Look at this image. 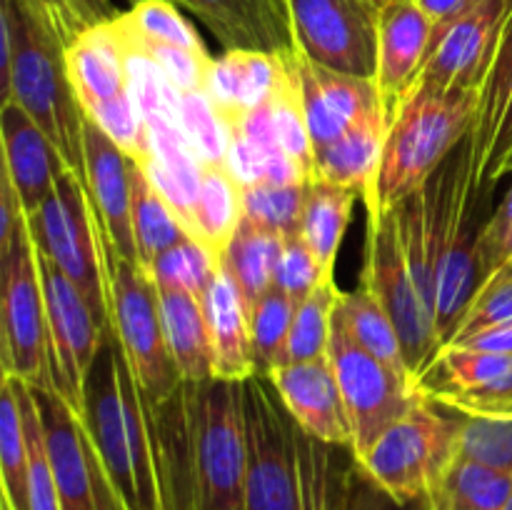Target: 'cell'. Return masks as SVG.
<instances>
[{
	"instance_id": "obj_1",
	"label": "cell",
	"mask_w": 512,
	"mask_h": 510,
	"mask_svg": "<svg viewBox=\"0 0 512 510\" xmlns=\"http://www.w3.org/2000/svg\"><path fill=\"white\" fill-rule=\"evenodd\" d=\"M80 423L123 508L165 510L148 405L110 328L85 380Z\"/></svg>"
},
{
	"instance_id": "obj_2",
	"label": "cell",
	"mask_w": 512,
	"mask_h": 510,
	"mask_svg": "<svg viewBox=\"0 0 512 510\" xmlns=\"http://www.w3.org/2000/svg\"><path fill=\"white\" fill-rule=\"evenodd\" d=\"M0 83L3 100H15L85 180V113L70 83L65 45L18 0L0 5Z\"/></svg>"
},
{
	"instance_id": "obj_3",
	"label": "cell",
	"mask_w": 512,
	"mask_h": 510,
	"mask_svg": "<svg viewBox=\"0 0 512 510\" xmlns=\"http://www.w3.org/2000/svg\"><path fill=\"white\" fill-rule=\"evenodd\" d=\"M480 90L415 83L390 123L383 158L365 205L393 208L440 168L455 145L475 128Z\"/></svg>"
},
{
	"instance_id": "obj_4",
	"label": "cell",
	"mask_w": 512,
	"mask_h": 510,
	"mask_svg": "<svg viewBox=\"0 0 512 510\" xmlns=\"http://www.w3.org/2000/svg\"><path fill=\"white\" fill-rule=\"evenodd\" d=\"M198 510H245L248 428L243 383H185Z\"/></svg>"
},
{
	"instance_id": "obj_5",
	"label": "cell",
	"mask_w": 512,
	"mask_h": 510,
	"mask_svg": "<svg viewBox=\"0 0 512 510\" xmlns=\"http://www.w3.org/2000/svg\"><path fill=\"white\" fill-rule=\"evenodd\" d=\"M103 228V225H100ZM105 283H108L110 330L118 335L120 348L148 403H163L183 388L175 360L165 338L158 288L148 270L120 255L108 243L103 230Z\"/></svg>"
},
{
	"instance_id": "obj_6",
	"label": "cell",
	"mask_w": 512,
	"mask_h": 510,
	"mask_svg": "<svg viewBox=\"0 0 512 510\" xmlns=\"http://www.w3.org/2000/svg\"><path fill=\"white\" fill-rule=\"evenodd\" d=\"M70 83L83 113L135 163L148 155V130L128 83V55L115 20L85 28L65 48Z\"/></svg>"
},
{
	"instance_id": "obj_7",
	"label": "cell",
	"mask_w": 512,
	"mask_h": 510,
	"mask_svg": "<svg viewBox=\"0 0 512 510\" xmlns=\"http://www.w3.org/2000/svg\"><path fill=\"white\" fill-rule=\"evenodd\" d=\"M458 430L460 413L420 398L355 460L398 500L425 498L458 455Z\"/></svg>"
},
{
	"instance_id": "obj_8",
	"label": "cell",
	"mask_w": 512,
	"mask_h": 510,
	"mask_svg": "<svg viewBox=\"0 0 512 510\" xmlns=\"http://www.w3.org/2000/svg\"><path fill=\"white\" fill-rule=\"evenodd\" d=\"M35 245L68 275L88 300L100 328H110L108 283H105L103 228L90 200L88 185L63 168L43 208L28 218Z\"/></svg>"
},
{
	"instance_id": "obj_9",
	"label": "cell",
	"mask_w": 512,
	"mask_h": 510,
	"mask_svg": "<svg viewBox=\"0 0 512 510\" xmlns=\"http://www.w3.org/2000/svg\"><path fill=\"white\" fill-rule=\"evenodd\" d=\"M248 428L245 510H305L300 428L268 375L243 383Z\"/></svg>"
},
{
	"instance_id": "obj_10",
	"label": "cell",
	"mask_w": 512,
	"mask_h": 510,
	"mask_svg": "<svg viewBox=\"0 0 512 510\" xmlns=\"http://www.w3.org/2000/svg\"><path fill=\"white\" fill-rule=\"evenodd\" d=\"M3 295H0V335H3V375L33 390L53 388L50 375L48 313L38 248L28 215L20 220L13 240L0 253Z\"/></svg>"
},
{
	"instance_id": "obj_11",
	"label": "cell",
	"mask_w": 512,
	"mask_h": 510,
	"mask_svg": "<svg viewBox=\"0 0 512 510\" xmlns=\"http://www.w3.org/2000/svg\"><path fill=\"white\" fill-rule=\"evenodd\" d=\"M365 263L360 270V285L378 298L398 328L405 360L418 383L420 373L438 355L435 323L423 308L405 258L395 208L365 205Z\"/></svg>"
},
{
	"instance_id": "obj_12",
	"label": "cell",
	"mask_w": 512,
	"mask_h": 510,
	"mask_svg": "<svg viewBox=\"0 0 512 510\" xmlns=\"http://www.w3.org/2000/svg\"><path fill=\"white\" fill-rule=\"evenodd\" d=\"M293 48L310 63L353 78L378 73V5L373 0H285Z\"/></svg>"
},
{
	"instance_id": "obj_13",
	"label": "cell",
	"mask_w": 512,
	"mask_h": 510,
	"mask_svg": "<svg viewBox=\"0 0 512 510\" xmlns=\"http://www.w3.org/2000/svg\"><path fill=\"white\" fill-rule=\"evenodd\" d=\"M328 360L338 378L350 425H353V458L368 453L370 445L398 423L420 400L418 390L398 373L355 343L343 328L340 318H333Z\"/></svg>"
},
{
	"instance_id": "obj_14",
	"label": "cell",
	"mask_w": 512,
	"mask_h": 510,
	"mask_svg": "<svg viewBox=\"0 0 512 510\" xmlns=\"http://www.w3.org/2000/svg\"><path fill=\"white\" fill-rule=\"evenodd\" d=\"M38 248V245H35ZM40 278H43L45 313H48L50 375L53 390L83 415V390L90 368L95 363L105 330L95 320L88 300L73 280L38 248Z\"/></svg>"
},
{
	"instance_id": "obj_15",
	"label": "cell",
	"mask_w": 512,
	"mask_h": 510,
	"mask_svg": "<svg viewBox=\"0 0 512 510\" xmlns=\"http://www.w3.org/2000/svg\"><path fill=\"white\" fill-rule=\"evenodd\" d=\"M418 395L460 415L512 418V355L445 345L420 373Z\"/></svg>"
},
{
	"instance_id": "obj_16",
	"label": "cell",
	"mask_w": 512,
	"mask_h": 510,
	"mask_svg": "<svg viewBox=\"0 0 512 510\" xmlns=\"http://www.w3.org/2000/svg\"><path fill=\"white\" fill-rule=\"evenodd\" d=\"M512 15V0H475L465 13L440 25L418 83L480 90Z\"/></svg>"
},
{
	"instance_id": "obj_17",
	"label": "cell",
	"mask_w": 512,
	"mask_h": 510,
	"mask_svg": "<svg viewBox=\"0 0 512 510\" xmlns=\"http://www.w3.org/2000/svg\"><path fill=\"white\" fill-rule=\"evenodd\" d=\"M435 23L418 0H383L378 5V85L388 125L418 83L433 45Z\"/></svg>"
},
{
	"instance_id": "obj_18",
	"label": "cell",
	"mask_w": 512,
	"mask_h": 510,
	"mask_svg": "<svg viewBox=\"0 0 512 510\" xmlns=\"http://www.w3.org/2000/svg\"><path fill=\"white\" fill-rule=\"evenodd\" d=\"M288 63L293 68L310 138L315 153L348 133L360 118L380 108V95L375 80L340 75L305 60L298 50H288ZM383 110V108H380Z\"/></svg>"
},
{
	"instance_id": "obj_19",
	"label": "cell",
	"mask_w": 512,
	"mask_h": 510,
	"mask_svg": "<svg viewBox=\"0 0 512 510\" xmlns=\"http://www.w3.org/2000/svg\"><path fill=\"white\" fill-rule=\"evenodd\" d=\"M268 378L305 435L335 448H353V425L328 355L308 363L278 365Z\"/></svg>"
},
{
	"instance_id": "obj_20",
	"label": "cell",
	"mask_w": 512,
	"mask_h": 510,
	"mask_svg": "<svg viewBox=\"0 0 512 510\" xmlns=\"http://www.w3.org/2000/svg\"><path fill=\"white\" fill-rule=\"evenodd\" d=\"M83 148L85 185L105 238L120 255L138 263L133 238V188H130L133 160L88 115L83 125Z\"/></svg>"
},
{
	"instance_id": "obj_21",
	"label": "cell",
	"mask_w": 512,
	"mask_h": 510,
	"mask_svg": "<svg viewBox=\"0 0 512 510\" xmlns=\"http://www.w3.org/2000/svg\"><path fill=\"white\" fill-rule=\"evenodd\" d=\"M3 173L13 183L25 215H35L53 195L55 178L65 165L48 135L15 100H3L0 110Z\"/></svg>"
},
{
	"instance_id": "obj_22",
	"label": "cell",
	"mask_w": 512,
	"mask_h": 510,
	"mask_svg": "<svg viewBox=\"0 0 512 510\" xmlns=\"http://www.w3.org/2000/svg\"><path fill=\"white\" fill-rule=\"evenodd\" d=\"M33 395L43 418L45 445L63 510H98L80 415L53 388L33 390Z\"/></svg>"
},
{
	"instance_id": "obj_23",
	"label": "cell",
	"mask_w": 512,
	"mask_h": 510,
	"mask_svg": "<svg viewBox=\"0 0 512 510\" xmlns=\"http://www.w3.org/2000/svg\"><path fill=\"white\" fill-rule=\"evenodd\" d=\"M190 10L225 50L283 53L293 48L288 13L275 0H173Z\"/></svg>"
},
{
	"instance_id": "obj_24",
	"label": "cell",
	"mask_w": 512,
	"mask_h": 510,
	"mask_svg": "<svg viewBox=\"0 0 512 510\" xmlns=\"http://www.w3.org/2000/svg\"><path fill=\"white\" fill-rule=\"evenodd\" d=\"M205 323H208L210 348H213V375L218 380L245 383L258 375L253 353L250 308L243 293L223 268L218 270L203 298Z\"/></svg>"
},
{
	"instance_id": "obj_25",
	"label": "cell",
	"mask_w": 512,
	"mask_h": 510,
	"mask_svg": "<svg viewBox=\"0 0 512 510\" xmlns=\"http://www.w3.org/2000/svg\"><path fill=\"white\" fill-rule=\"evenodd\" d=\"M283 78V53L265 50H225L213 58L203 93L230 125L260 105L270 103Z\"/></svg>"
},
{
	"instance_id": "obj_26",
	"label": "cell",
	"mask_w": 512,
	"mask_h": 510,
	"mask_svg": "<svg viewBox=\"0 0 512 510\" xmlns=\"http://www.w3.org/2000/svg\"><path fill=\"white\" fill-rule=\"evenodd\" d=\"M225 168L243 188L258 183H310L298 165L285 155L278 135H275L270 103L250 110L245 118L233 125Z\"/></svg>"
},
{
	"instance_id": "obj_27",
	"label": "cell",
	"mask_w": 512,
	"mask_h": 510,
	"mask_svg": "<svg viewBox=\"0 0 512 510\" xmlns=\"http://www.w3.org/2000/svg\"><path fill=\"white\" fill-rule=\"evenodd\" d=\"M388 128V118L380 108L360 118L348 133L315 153V180L365 193L378 173Z\"/></svg>"
},
{
	"instance_id": "obj_28",
	"label": "cell",
	"mask_w": 512,
	"mask_h": 510,
	"mask_svg": "<svg viewBox=\"0 0 512 510\" xmlns=\"http://www.w3.org/2000/svg\"><path fill=\"white\" fill-rule=\"evenodd\" d=\"M158 300L170 355L183 383L213 380V348H210L203 300L178 288H158Z\"/></svg>"
},
{
	"instance_id": "obj_29",
	"label": "cell",
	"mask_w": 512,
	"mask_h": 510,
	"mask_svg": "<svg viewBox=\"0 0 512 510\" xmlns=\"http://www.w3.org/2000/svg\"><path fill=\"white\" fill-rule=\"evenodd\" d=\"M358 198H363L360 190L343 188V185L320 183V180L308 185L300 235L318 258L325 275H335L340 245H343L345 233H348L350 220H353Z\"/></svg>"
},
{
	"instance_id": "obj_30",
	"label": "cell",
	"mask_w": 512,
	"mask_h": 510,
	"mask_svg": "<svg viewBox=\"0 0 512 510\" xmlns=\"http://www.w3.org/2000/svg\"><path fill=\"white\" fill-rule=\"evenodd\" d=\"M335 315H338L343 328L348 330V335L355 343L363 345L370 355H375L380 363L388 365L393 373H398L400 378L408 380L418 390L415 375L410 373V365L405 360V350L403 343H400L398 328H395L388 310L378 303V298L370 290H365L358 283V288L350 290V293H343Z\"/></svg>"
},
{
	"instance_id": "obj_31",
	"label": "cell",
	"mask_w": 512,
	"mask_h": 510,
	"mask_svg": "<svg viewBox=\"0 0 512 510\" xmlns=\"http://www.w3.org/2000/svg\"><path fill=\"white\" fill-rule=\"evenodd\" d=\"M243 190L225 165H205L193 210V238L208 245L218 258H223L245 218Z\"/></svg>"
},
{
	"instance_id": "obj_32",
	"label": "cell",
	"mask_w": 512,
	"mask_h": 510,
	"mask_svg": "<svg viewBox=\"0 0 512 510\" xmlns=\"http://www.w3.org/2000/svg\"><path fill=\"white\" fill-rule=\"evenodd\" d=\"M283 243V235L258 228L248 218H243L233 240L225 248L223 265L243 293L250 315H253V308L260 303V298L273 288L275 265H278Z\"/></svg>"
},
{
	"instance_id": "obj_33",
	"label": "cell",
	"mask_w": 512,
	"mask_h": 510,
	"mask_svg": "<svg viewBox=\"0 0 512 510\" xmlns=\"http://www.w3.org/2000/svg\"><path fill=\"white\" fill-rule=\"evenodd\" d=\"M130 188H133V238L138 265L150 270V265L160 258L168 248L188 238V230L183 228L163 195L150 183L143 165L135 163L130 168Z\"/></svg>"
},
{
	"instance_id": "obj_34",
	"label": "cell",
	"mask_w": 512,
	"mask_h": 510,
	"mask_svg": "<svg viewBox=\"0 0 512 510\" xmlns=\"http://www.w3.org/2000/svg\"><path fill=\"white\" fill-rule=\"evenodd\" d=\"M512 498V473L455 455L440 483L430 493L438 505H463L475 510H503Z\"/></svg>"
},
{
	"instance_id": "obj_35",
	"label": "cell",
	"mask_w": 512,
	"mask_h": 510,
	"mask_svg": "<svg viewBox=\"0 0 512 510\" xmlns=\"http://www.w3.org/2000/svg\"><path fill=\"white\" fill-rule=\"evenodd\" d=\"M340 298H343V290L335 283V275H323L320 283L300 300L293 328H290L285 363H308V360H320L328 355Z\"/></svg>"
},
{
	"instance_id": "obj_36",
	"label": "cell",
	"mask_w": 512,
	"mask_h": 510,
	"mask_svg": "<svg viewBox=\"0 0 512 510\" xmlns=\"http://www.w3.org/2000/svg\"><path fill=\"white\" fill-rule=\"evenodd\" d=\"M28 440L23 415L10 375L0 385V473H3V510H30L28 498Z\"/></svg>"
},
{
	"instance_id": "obj_37",
	"label": "cell",
	"mask_w": 512,
	"mask_h": 510,
	"mask_svg": "<svg viewBox=\"0 0 512 510\" xmlns=\"http://www.w3.org/2000/svg\"><path fill=\"white\" fill-rule=\"evenodd\" d=\"M270 115H273L275 135H278L285 155H288V158L298 165L300 173L313 183L315 148L313 138H310L308 118H305L303 98H300L293 68H290L288 63V50H283V78H280L278 90H275L273 100H270Z\"/></svg>"
},
{
	"instance_id": "obj_38",
	"label": "cell",
	"mask_w": 512,
	"mask_h": 510,
	"mask_svg": "<svg viewBox=\"0 0 512 510\" xmlns=\"http://www.w3.org/2000/svg\"><path fill=\"white\" fill-rule=\"evenodd\" d=\"M118 25L143 43L173 45V48L210 55L198 30L190 25L185 15H180L173 0H140L118 15Z\"/></svg>"
},
{
	"instance_id": "obj_39",
	"label": "cell",
	"mask_w": 512,
	"mask_h": 510,
	"mask_svg": "<svg viewBox=\"0 0 512 510\" xmlns=\"http://www.w3.org/2000/svg\"><path fill=\"white\" fill-rule=\"evenodd\" d=\"M298 300L280 288H270L250 315L253 330V353L258 375H270L278 365L285 363L290 328H293Z\"/></svg>"
},
{
	"instance_id": "obj_40",
	"label": "cell",
	"mask_w": 512,
	"mask_h": 510,
	"mask_svg": "<svg viewBox=\"0 0 512 510\" xmlns=\"http://www.w3.org/2000/svg\"><path fill=\"white\" fill-rule=\"evenodd\" d=\"M220 268H223V258H218L208 245L188 235L180 243H175L173 248L165 250L150 265L148 273L158 288L188 290V293L203 298Z\"/></svg>"
},
{
	"instance_id": "obj_41",
	"label": "cell",
	"mask_w": 512,
	"mask_h": 510,
	"mask_svg": "<svg viewBox=\"0 0 512 510\" xmlns=\"http://www.w3.org/2000/svg\"><path fill=\"white\" fill-rule=\"evenodd\" d=\"M310 183H258L243 190L245 218L283 238L300 235Z\"/></svg>"
},
{
	"instance_id": "obj_42",
	"label": "cell",
	"mask_w": 512,
	"mask_h": 510,
	"mask_svg": "<svg viewBox=\"0 0 512 510\" xmlns=\"http://www.w3.org/2000/svg\"><path fill=\"white\" fill-rule=\"evenodd\" d=\"M180 128L188 138L190 148L203 165H225L233 140V125L223 118L213 100L203 90L180 93L178 108Z\"/></svg>"
},
{
	"instance_id": "obj_43",
	"label": "cell",
	"mask_w": 512,
	"mask_h": 510,
	"mask_svg": "<svg viewBox=\"0 0 512 510\" xmlns=\"http://www.w3.org/2000/svg\"><path fill=\"white\" fill-rule=\"evenodd\" d=\"M15 395H18L20 415H23L25 440H28L30 470H28V498L30 510H63L58 485H55L53 468H50L48 445H45L43 418L35 403L33 388L13 378Z\"/></svg>"
},
{
	"instance_id": "obj_44",
	"label": "cell",
	"mask_w": 512,
	"mask_h": 510,
	"mask_svg": "<svg viewBox=\"0 0 512 510\" xmlns=\"http://www.w3.org/2000/svg\"><path fill=\"white\" fill-rule=\"evenodd\" d=\"M458 455L512 473V418L460 415Z\"/></svg>"
},
{
	"instance_id": "obj_45",
	"label": "cell",
	"mask_w": 512,
	"mask_h": 510,
	"mask_svg": "<svg viewBox=\"0 0 512 510\" xmlns=\"http://www.w3.org/2000/svg\"><path fill=\"white\" fill-rule=\"evenodd\" d=\"M335 445H325L313 440L300 430V460H303V485H305V510H338L343 475L330 470L328 450Z\"/></svg>"
},
{
	"instance_id": "obj_46",
	"label": "cell",
	"mask_w": 512,
	"mask_h": 510,
	"mask_svg": "<svg viewBox=\"0 0 512 510\" xmlns=\"http://www.w3.org/2000/svg\"><path fill=\"white\" fill-rule=\"evenodd\" d=\"M505 325H512V278L493 275L475 295L468 315L450 343H460L470 335H478L490 328H505Z\"/></svg>"
},
{
	"instance_id": "obj_47",
	"label": "cell",
	"mask_w": 512,
	"mask_h": 510,
	"mask_svg": "<svg viewBox=\"0 0 512 510\" xmlns=\"http://www.w3.org/2000/svg\"><path fill=\"white\" fill-rule=\"evenodd\" d=\"M338 510H435L430 495L415 500H398L388 490L380 488L368 473L358 465V460H350L343 475V488H340V508Z\"/></svg>"
},
{
	"instance_id": "obj_48",
	"label": "cell",
	"mask_w": 512,
	"mask_h": 510,
	"mask_svg": "<svg viewBox=\"0 0 512 510\" xmlns=\"http://www.w3.org/2000/svg\"><path fill=\"white\" fill-rule=\"evenodd\" d=\"M115 25H118V18H115ZM120 33L130 40V43L138 45L140 50L150 55L155 60L160 70L165 73V78L180 90V93H190V90H203L205 78H208V68L213 63L210 55L193 53V50L173 48V45H158V43H143V40L133 38V35L125 33L118 25Z\"/></svg>"
},
{
	"instance_id": "obj_49",
	"label": "cell",
	"mask_w": 512,
	"mask_h": 510,
	"mask_svg": "<svg viewBox=\"0 0 512 510\" xmlns=\"http://www.w3.org/2000/svg\"><path fill=\"white\" fill-rule=\"evenodd\" d=\"M323 275V268H320L318 258H315L313 250H310L308 243L303 240V235L285 238L278 265H275V288L285 290V293L293 295L300 303V300L320 283Z\"/></svg>"
},
{
	"instance_id": "obj_50",
	"label": "cell",
	"mask_w": 512,
	"mask_h": 510,
	"mask_svg": "<svg viewBox=\"0 0 512 510\" xmlns=\"http://www.w3.org/2000/svg\"><path fill=\"white\" fill-rule=\"evenodd\" d=\"M512 260V185L503 203L490 213L485 223L483 240H480V270H483V285Z\"/></svg>"
},
{
	"instance_id": "obj_51",
	"label": "cell",
	"mask_w": 512,
	"mask_h": 510,
	"mask_svg": "<svg viewBox=\"0 0 512 510\" xmlns=\"http://www.w3.org/2000/svg\"><path fill=\"white\" fill-rule=\"evenodd\" d=\"M18 3L28 8L50 33L58 35L65 48L85 30L73 0H18Z\"/></svg>"
},
{
	"instance_id": "obj_52",
	"label": "cell",
	"mask_w": 512,
	"mask_h": 510,
	"mask_svg": "<svg viewBox=\"0 0 512 510\" xmlns=\"http://www.w3.org/2000/svg\"><path fill=\"white\" fill-rule=\"evenodd\" d=\"M512 155V90L508 105H505L503 120H500L498 130H495L490 148L483 158V170H480V180L485 188H493L500 178H503V168Z\"/></svg>"
},
{
	"instance_id": "obj_53",
	"label": "cell",
	"mask_w": 512,
	"mask_h": 510,
	"mask_svg": "<svg viewBox=\"0 0 512 510\" xmlns=\"http://www.w3.org/2000/svg\"><path fill=\"white\" fill-rule=\"evenodd\" d=\"M460 348L470 350H483V353H495V355H512V325H505V328H490L483 330L478 335H470V338L460 340Z\"/></svg>"
},
{
	"instance_id": "obj_54",
	"label": "cell",
	"mask_w": 512,
	"mask_h": 510,
	"mask_svg": "<svg viewBox=\"0 0 512 510\" xmlns=\"http://www.w3.org/2000/svg\"><path fill=\"white\" fill-rule=\"evenodd\" d=\"M73 5L78 10L80 20L85 23V28L110 23V20H115L120 15V10L110 0H73Z\"/></svg>"
},
{
	"instance_id": "obj_55",
	"label": "cell",
	"mask_w": 512,
	"mask_h": 510,
	"mask_svg": "<svg viewBox=\"0 0 512 510\" xmlns=\"http://www.w3.org/2000/svg\"><path fill=\"white\" fill-rule=\"evenodd\" d=\"M418 3L423 5L425 13L430 15L435 28H440V25L450 23V20L458 18L460 13H465L475 0H418Z\"/></svg>"
},
{
	"instance_id": "obj_56",
	"label": "cell",
	"mask_w": 512,
	"mask_h": 510,
	"mask_svg": "<svg viewBox=\"0 0 512 510\" xmlns=\"http://www.w3.org/2000/svg\"><path fill=\"white\" fill-rule=\"evenodd\" d=\"M435 510H475V508H463V505H438L433 503Z\"/></svg>"
},
{
	"instance_id": "obj_57",
	"label": "cell",
	"mask_w": 512,
	"mask_h": 510,
	"mask_svg": "<svg viewBox=\"0 0 512 510\" xmlns=\"http://www.w3.org/2000/svg\"><path fill=\"white\" fill-rule=\"evenodd\" d=\"M495 275H505V278H512V260H508V263H505L503 268H500Z\"/></svg>"
},
{
	"instance_id": "obj_58",
	"label": "cell",
	"mask_w": 512,
	"mask_h": 510,
	"mask_svg": "<svg viewBox=\"0 0 512 510\" xmlns=\"http://www.w3.org/2000/svg\"><path fill=\"white\" fill-rule=\"evenodd\" d=\"M512 173V155L508 158V163H505V168H503V178L505 175H510Z\"/></svg>"
},
{
	"instance_id": "obj_59",
	"label": "cell",
	"mask_w": 512,
	"mask_h": 510,
	"mask_svg": "<svg viewBox=\"0 0 512 510\" xmlns=\"http://www.w3.org/2000/svg\"><path fill=\"white\" fill-rule=\"evenodd\" d=\"M275 3H278V5H280V8H283V10H285V13H288V8H285V0H275Z\"/></svg>"
},
{
	"instance_id": "obj_60",
	"label": "cell",
	"mask_w": 512,
	"mask_h": 510,
	"mask_svg": "<svg viewBox=\"0 0 512 510\" xmlns=\"http://www.w3.org/2000/svg\"><path fill=\"white\" fill-rule=\"evenodd\" d=\"M503 510H512V498H510V503L508 505H505V508Z\"/></svg>"
},
{
	"instance_id": "obj_61",
	"label": "cell",
	"mask_w": 512,
	"mask_h": 510,
	"mask_svg": "<svg viewBox=\"0 0 512 510\" xmlns=\"http://www.w3.org/2000/svg\"><path fill=\"white\" fill-rule=\"evenodd\" d=\"M128 3H130V5H135V3H140V0H128Z\"/></svg>"
},
{
	"instance_id": "obj_62",
	"label": "cell",
	"mask_w": 512,
	"mask_h": 510,
	"mask_svg": "<svg viewBox=\"0 0 512 510\" xmlns=\"http://www.w3.org/2000/svg\"><path fill=\"white\" fill-rule=\"evenodd\" d=\"M373 3H375V5H380V3H383V0H373Z\"/></svg>"
}]
</instances>
